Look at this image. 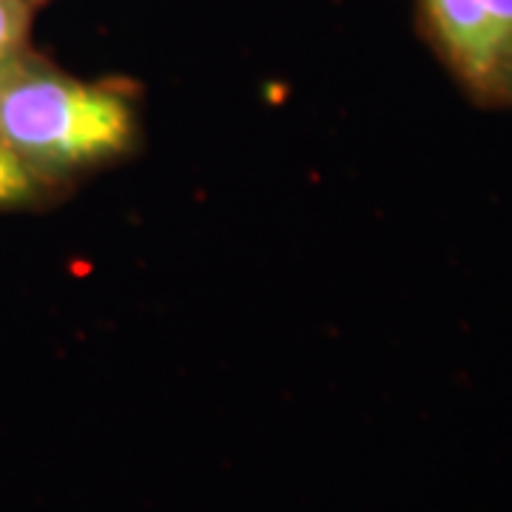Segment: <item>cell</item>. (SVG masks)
Masks as SVG:
<instances>
[{"label": "cell", "mask_w": 512, "mask_h": 512, "mask_svg": "<svg viewBox=\"0 0 512 512\" xmlns=\"http://www.w3.org/2000/svg\"><path fill=\"white\" fill-rule=\"evenodd\" d=\"M131 97L89 83L23 49L0 63V151L43 188L126 151Z\"/></svg>", "instance_id": "cell-1"}, {"label": "cell", "mask_w": 512, "mask_h": 512, "mask_svg": "<svg viewBox=\"0 0 512 512\" xmlns=\"http://www.w3.org/2000/svg\"><path fill=\"white\" fill-rule=\"evenodd\" d=\"M424 9L456 72L498 92L512 63V0H424Z\"/></svg>", "instance_id": "cell-2"}, {"label": "cell", "mask_w": 512, "mask_h": 512, "mask_svg": "<svg viewBox=\"0 0 512 512\" xmlns=\"http://www.w3.org/2000/svg\"><path fill=\"white\" fill-rule=\"evenodd\" d=\"M32 6L23 0H0V63L26 49Z\"/></svg>", "instance_id": "cell-3"}, {"label": "cell", "mask_w": 512, "mask_h": 512, "mask_svg": "<svg viewBox=\"0 0 512 512\" xmlns=\"http://www.w3.org/2000/svg\"><path fill=\"white\" fill-rule=\"evenodd\" d=\"M43 185L35 183L9 154L0 151V208L26 205L37 197Z\"/></svg>", "instance_id": "cell-4"}, {"label": "cell", "mask_w": 512, "mask_h": 512, "mask_svg": "<svg viewBox=\"0 0 512 512\" xmlns=\"http://www.w3.org/2000/svg\"><path fill=\"white\" fill-rule=\"evenodd\" d=\"M504 86H510V92H512V63H510V69H507V74H504ZM501 86V89H504Z\"/></svg>", "instance_id": "cell-5"}, {"label": "cell", "mask_w": 512, "mask_h": 512, "mask_svg": "<svg viewBox=\"0 0 512 512\" xmlns=\"http://www.w3.org/2000/svg\"><path fill=\"white\" fill-rule=\"evenodd\" d=\"M23 3H29V6H32V3H35V0H23Z\"/></svg>", "instance_id": "cell-6"}]
</instances>
